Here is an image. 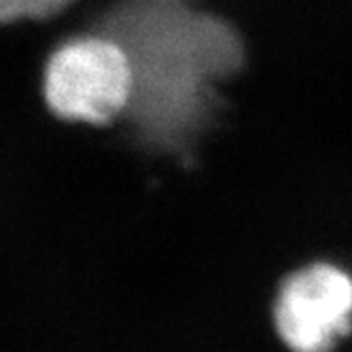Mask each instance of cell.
Here are the masks:
<instances>
[{
	"mask_svg": "<svg viewBox=\"0 0 352 352\" xmlns=\"http://www.w3.org/2000/svg\"><path fill=\"white\" fill-rule=\"evenodd\" d=\"M134 87L136 77L128 52L109 36L68 41L45 64V102L64 121L107 125L130 104Z\"/></svg>",
	"mask_w": 352,
	"mask_h": 352,
	"instance_id": "6da1fadb",
	"label": "cell"
},
{
	"mask_svg": "<svg viewBox=\"0 0 352 352\" xmlns=\"http://www.w3.org/2000/svg\"><path fill=\"white\" fill-rule=\"evenodd\" d=\"M274 316L293 352H329L352 329V278L327 263L299 270L283 283Z\"/></svg>",
	"mask_w": 352,
	"mask_h": 352,
	"instance_id": "7a4b0ae2",
	"label": "cell"
},
{
	"mask_svg": "<svg viewBox=\"0 0 352 352\" xmlns=\"http://www.w3.org/2000/svg\"><path fill=\"white\" fill-rule=\"evenodd\" d=\"M72 0H0V23L47 19L64 11Z\"/></svg>",
	"mask_w": 352,
	"mask_h": 352,
	"instance_id": "3957f363",
	"label": "cell"
}]
</instances>
